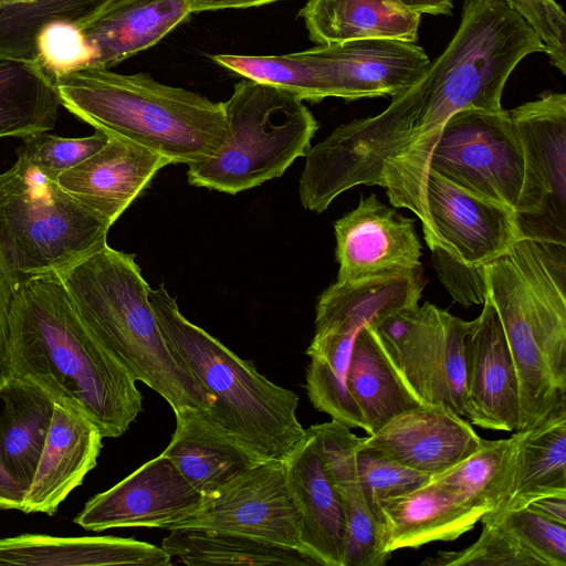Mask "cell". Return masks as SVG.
I'll return each mask as SVG.
<instances>
[{"mask_svg": "<svg viewBox=\"0 0 566 566\" xmlns=\"http://www.w3.org/2000/svg\"><path fill=\"white\" fill-rule=\"evenodd\" d=\"M3 377L36 384L103 438L124 434L143 410L136 379L88 331L55 272L24 277L15 293Z\"/></svg>", "mask_w": 566, "mask_h": 566, "instance_id": "1", "label": "cell"}, {"mask_svg": "<svg viewBox=\"0 0 566 566\" xmlns=\"http://www.w3.org/2000/svg\"><path fill=\"white\" fill-rule=\"evenodd\" d=\"M483 272L517 374L516 431L530 429L566 403V245L522 238Z\"/></svg>", "mask_w": 566, "mask_h": 566, "instance_id": "2", "label": "cell"}, {"mask_svg": "<svg viewBox=\"0 0 566 566\" xmlns=\"http://www.w3.org/2000/svg\"><path fill=\"white\" fill-rule=\"evenodd\" d=\"M94 337L174 412H208L212 396L167 345L135 255L108 244L59 273Z\"/></svg>", "mask_w": 566, "mask_h": 566, "instance_id": "3", "label": "cell"}, {"mask_svg": "<svg viewBox=\"0 0 566 566\" xmlns=\"http://www.w3.org/2000/svg\"><path fill=\"white\" fill-rule=\"evenodd\" d=\"M61 106L81 120L168 158L201 161L222 144L226 118L220 103L157 82L146 73L120 74L80 66L53 77Z\"/></svg>", "mask_w": 566, "mask_h": 566, "instance_id": "4", "label": "cell"}, {"mask_svg": "<svg viewBox=\"0 0 566 566\" xmlns=\"http://www.w3.org/2000/svg\"><path fill=\"white\" fill-rule=\"evenodd\" d=\"M148 300L167 345L213 398L207 420L260 459L283 460L306 432L298 396L187 319L163 285Z\"/></svg>", "mask_w": 566, "mask_h": 566, "instance_id": "5", "label": "cell"}, {"mask_svg": "<svg viewBox=\"0 0 566 566\" xmlns=\"http://www.w3.org/2000/svg\"><path fill=\"white\" fill-rule=\"evenodd\" d=\"M226 135L206 159L188 165V182L229 195L281 177L305 156L317 122L298 96L244 78L221 102Z\"/></svg>", "mask_w": 566, "mask_h": 566, "instance_id": "6", "label": "cell"}, {"mask_svg": "<svg viewBox=\"0 0 566 566\" xmlns=\"http://www.w3.org/2000/svg\"><path fill=\"white\" fill-rule=\"evenodd\" d=\"M111 227L20 153L0 174V243L22 277L65 271L106 245Z\"/></svg>", "mask_w": 566, "mask_h": 566, "instance_id": "7", "label": "cell"}, {"mask_svg": "<svg viewBox=\"0 0 566 566\" xmlns=\"http://www.w3.org/2000/svg\"><path fill=\"white\" fill-rule=\"evenodd\" d=\"M507 114L524 157L520 235L566 245V94L546 91Z\"/></svg>", "mask_w": 566, "mask_h": 566, "instance_id": "8", "label": "cell"}, {"mask_svg": "<svg viewBox=\"0 0 566 566\" xmlns=\"http://www.w3.org/2000/svg\"><path fill=\"white\" fill-rule=\"evenodd\" d=\"M471 321L426 302L399 311L376 328L399 373L423 405L468 416L464 339Z\"/></svg>", "mask_w": 566, "mask_h": 566, "instance_id": "9", "label": "cell"}, {"mask_svg": "<svg viewBox=\"0 0 566 566\" xmlns=\"http://www.w3.org/2000/svg\"><path fill=\"white\" fill-rule=\"evenodd\" d=\"M429 169L514 210L523 185L524 157L507 111L470 108L451 115L432 149Z\"/></svg>", "mask_w": 566, "mask_h": 566, "instance_id": "10", "label": "cell"}, {"mask_svg": "<svg viewBox=\"0 0 566 566\" xmlns=\"http://www.w3.org/2000/svg\"><path fill=\"white\" fill-rule=\"evenodd\" d=\"M248 536L301 551V518L290 494L283 460H264L176 527ZM171 530V528H170Z\"/></svg>", "mask_w": 566, "mask_h": 566, "instance_id": "11", "label": "cell"}, {"mask_svg": "<svg viewBox=\"0 0 566 566\" xmlns=\"http://www.w3.org/2000/svg\"><path fill=\"white\" fill-rule=\"evenodd\" d=\"M202 503L203 497L159 454L93 496L73 522L93 532L139 526L170 530L192 516Z\"/></svg>", "mask_w": 566, "mask_h": 566, "instance_id": "12", "label": "cell"}, {"mask_svg": "<svg viewBox=\"0 0 566 566\" xmlns=\"http://www.w3.org/2000/svg\"><path fill=\"white\" fill-rule=\"evenodd\" d=\"M322 76L329 97L346 101L395 96L416 84L430 64L415 42L366 39L303 51Z\"/></svg>", "mask_w": 566, "mask_h": 566, "instance_id": "13", "label": "cell"}, {"mask_svg": "<svg viewBox=\"0 0 566 566\" xmlns=\"http://www.w3.org/2000/svg\"><path fill=\"white\" fill-rule=\"evenodd\" d=\"M426 205L439 247L469 265H483L522 239L512 208L479 197L429 169Z\"/></svg>", "mask_w": 566, "mask_h": 566, "instance_id": "14", "label": "cell"}, {"mask_svg": "<svg viewBox=\"0 0 566 566\" xmlns=\"http://www.w3.org/2000/svg\"><path fill=\"white\" fill-rule=\"evenodd\" d=\"M464 339L467 418L483 429L516 431L520 389L499 314L486 294Z\"/></svg>", "mask_w": 566, "mask_h": 566, "instance_id": "15", "label": "cell"}, {"mask_svg": "<svg viewBox=\"0 0 566 566\" xmlns=\"http://www.w3.org/2000/svg\"><path fill=\"white\" fill-rule=\"evenodd\" d=\"M337 281L410 271L421 266L415 220L382 203L375 193L334 224Z\"/></svg>", "mask_w": 566, "mask_h": 566, "instance_id": "16", "label": "cell"}, {"mask_svg": "<svg viewBox=\"0 0 566 566\" xmlns=\"http://www.w3.org/2000/svg\"><path fill=\"white\" fill-rule=\"evenodd\" d=\"M283 464L286 484L301 518V551L317 565L344 566V509L310 429L289 451Z\"/></svg>", "mask_w": 566, "mask_h": 566, "instance_id": "17", "label": "cell"}, {"mask_svg": "<svg viewBox=\"0 0 566 566\" xmlns=\"http://www.w3.org/2000/svg\"><path fill=\"white\" fill-rule=\"evenodd\" d=\"M481 441L472 426L444 405H421L361 438L365 446L432 476L469 457Z\"/></svg>", "mask_w": 566, "mask_h": 566, "instance_id": "18", "label": "cell"}, {"mask_svg": "<svg viewBox=\"0 0 566 566\" xmlns=\"http://www.w3.org/2000/svg\"><path fill=\"white\" fill-rule=\"evenodd\" d=\"M171 161L135 143L108 135L107 143L56 178L59 185L112 224Z\"/></svg>", "mask_w": 566, "mask_h": 566, "instance_id": "19", "label": "cell"}, {"mask_svg": "<svg viewBox=\"0 0 566 566\" xmlns=\"http://www.w3.org/2000/svg\"><path fill=\"white\" fill-rule=\"evenodd\" d=\"M102 439L97 427L84 415L55 402L46 442L21 511L54 515L95 468Z\"/></svg>", "mask_w": 566, "mask_h": 566, "instance_id": "20", "label": "cell"}, {"mask_svg": "<svg viewBox=\"0 0 566 566\" xmlns=\"http://www.w3.org/2000/svg\"><path fill=\"white\" fill-rule=\"evenodd\" d=\"M380 543L387 553L449 542L471 531L485 514L457 491L431 479L401 495L380 502Z\"/></svg>", "mask_w": 566, "mask_h": 566, "instance_id": "21", "label": "cell"}, {"mask_svg": "<svg viewBox=\"0 0 566 566\" xmlns=\"http://www.w3.org/2000/svg\"><path fill=\"white\" fill-rule=\"evenodd\" d=\"M175 416V432L161 454L203 500L264 461L212 426L202 411L186 409Z\"/></svg>", "mask_w": 566, "mask_h": 566, "instance_id": "22", "label": "cell"}, {"mask_svg": "<svg viewBox=\"0 0 566 566\" xmlns=\"http://www.w3.org/2000/svg\"><path fill=\"white\" fill-rule=\"evenodd\" d=\"M191 14L189 0H117L80 29L86 65L109 69L148 49Z\"/></svg>", "mask_w": 566, "mask_h": 566, "instance_id": "23", "label": "cell"}, {"mask_svg": "<svg viewBox=\"0 0 566 566\" xmlns=\"http://www.w3.org/2000/svg\"><path fill=\"white\" fill-rule=\"evenodd\" d=\"M308 429L316 438L343 504L346 520L344 566H384L391 554L382 549L379 530L357 473L355 450L359 437L335 420Z\"/></svg>", "mask_w": 566, "mask_h": 566, "instance_id": "24", "label": "cell"}, {"mask_svg": "<svg viewBox=\"0 0 566 566\" xmlns=\"http://www.w3.org/2000/svg\"><path fill=\"white\" fill-rule=\"evenodd\" d=\"M0 565H171L160 546L114 536L57 537L22 534L0 538Z\"/></svg>", "mask_w": 566, "mask_h": 566, "instance_id": "25", "label": "cell"}, {"mask_svg": "<svg viewBox=\"0 0 566 566\" xmlns=\"http://www.w3.org/2000/svg\"><path fill=\"white\" fill-rule=\"evenodd\" d=\"M298 17L318 45L366 39L417 43L421 20L400 0H307Z\"/></svg>", "mask_w": 566, "mask_h": 566, "instance_id": "26", "label": "cell"}, {"mask_svg": "<svg viewBox=\"0 0 566 566\" xmlns=\"http://www.w3.org/2000/svg\"><path fill=\"white\" fill-rule=\"evenodd\" d=\"M423 269L336 281L319 296L315 325H343L356 331L377 327L389 316L418 305Z\"/></svg>", "mask_w": 566, "mask_h": 566, "instance_id": "27", "label": "cell"}, {"mask_svg": "<svg viewBox=\"0 0 566 566\" xmlns=\"http://www.w3.org/2000/svg\"><path fill=\"white\" fill-rule=\"evenodd\" d=\"M363 429L371 436L395 417L423 405L408 386L377 331L364 326L354 340L346 376Z\"/></svg>", "mask_w": 566, "mask_h": 566, "instance_id": "28", "label": "cell"}, {"mask_svg": "<svg viewBox=\"0 0 566 566\" xmlns=\"http://www.w3.org/2000/svg\"><path fill=\"white\" fill-rule=\"evenodd\" d=\"M0 464L25 490L30 486L51 427L55 401L36 384L0 379Z\"/></svg>", "mask_w": 566, "mask_h": 566, "instance_id": "29", "label": "cell"}, {"mask_svg": "<svg viewBox=\"0 0 566 566\" xmlns=\"http://www.w3.org/2000/svg\"><path fill=\"white\" fill-rule=\"evenodd\" d=\"M521 431L510 493L501 506L481 520L526 507L543 496L566 495V403L537 426Z\"/></svg>", "mask_w": 566, "mask_h": 566, "instance_id": "30", "label": "cell"}, {"mask_svg": "<svg viewBox=\"0 0 566 566\" xmlns=\"http://www.w3.org/2000/svg\"><path fill=\"white\" fill-rule=\"evenodd\" d=\"M61 101L38 60L0 56V138L54 128Z\"/></svg>", "mask_w": 566, "mask_h": 566, "instance_id": "31", "label": "cell"}, {"mask_svg": "<svg viewBox=\"0 0 566 566\" xmlns=\"http://www.w3.org/2000/svg\"><path fill=\"white\" fill-rule=\"evenodd\" d=\"M163 539L161 547L186 565H317L308 555L248 536L196 527H177Z\"/></svg>", "mask_w": 566, "mask_h": 566, "instance_id": "32", "label": "cell"}, {"mask_svg": "<svg viewBox=\"0 0 566 566\" xmlns=\"http://www.w3.org/2000/svg\"><path fill=\"white\" fill-rule=\"evenodd\" d=\"M117 0H0V56L36 60L41 32L55 22L81 29Z\"/></svg>", "mask_w": 566, "mask_h": 566, "instance_id": "33", "label": "cell"}, {"mask_svg": "<svg viewBox=\"0 0 566 566\" xmlns=\"http://www.w3.org/2000/svg\"><path fill=\"white\" fill-rule=\"evenodd\" d=\"M514 432L506 439H482L473 453L432 479L457 491L485 514L496 510L506 500L513 482L522 431Z\"/></svg>", "mask_w": 566, "mask_h": 566, "instance_id": "34", "label": "cell"}, {"mask_svg": "<svg viewBox=\"0 0 566 566\" xmlns=\"http://www.w3.org/2000/svg\"><path fill=\"white\" fill-rule=\"evenodd\" d=\"M217 64L260 83L275 86L313 103L329 97L316 67L303 51L284 55L214 54Z\"/></svg>", "mask_w": 566, "mask_h": 566, "instance_id": "35", "label": "cell"}, {"mask_svg": "<svg viewBox=\"0 0 566 566\" xmlns=\"http://www.w3.org/2000/svg\"><path fill=\"white\" fill-rule=\"evenodd\" d=\"M355 461L365 499L377 523L379 536L382 527L380 502L410 492L432 479L428 473L406 467L380 450L365 446L361 438L355 450Z\"/></svg>", "mask_w": 566, "mask_h": 566, "instance_id": "36", "label": "cell"}, {"mask_svg": "<svg viewBox=\"0 0 566 566\" xmlns=\"http://www.w3.org/2000/svg\"><path fill=\"white\" fill-rule=\"evenodd\" d=\"M480 537L462 551L439 552L428 557V566H539L500 521L482 523Z\"/></svg>", "mask_w": 566, "mask_h": 566, "instance_id": "37", "label": "cell"}, {"mask_svg": "<svg viewBox=\"0 0 566 566\" xmlns=\"http://www.w3.org/2000/svg\"><path fill=\"white\" fill-rule=\"evenodd\" d=\"M500 521L539 566H566V525L523 507L482 523Z\"/></svg>", "mask_w": 566, "mask_h": 566, "instance_id": "38", "label": "cell"}, {"mask_svg": "<svg viewBox=\"0 0 566 566\" xmlns=\"http://www.w3.org/2000/svg\"><path fill=\"white\" fill-rule=\"evenodd\" d=\"M18 153L53 178L77 166L108 140V135L99 129L86 137H61L46 132L29 135Z\"/></svg>", "mask_w": 566, "mask_h": 566, "instance_id": "39", "label": "cell"}, {"mask_svg": "<svg viewBox=\"0 0 566 566\" xmlns=\"http://www.w3.org/2000/svg\"><path fill=\"white\" fill-rule=\"evenodd\" d=\"M534 30L549 63L566 73V14L555 0H505Z\"/></svg>", "mask_w": 566, "mask_h": 566, "instance_id": "40", "label": "cell"}, {"mask_svg": "<svg viewBox=\"0 0 566 566\" xmlns=\"http://www.w3.org/2000/svg\"><path fill=\"white\" fill-rule=\"evenodd\" d=\"M91 51L78 28L55 22L48 25L38 39V62L53 78L56 74L84 66Z\"/></svg>", "mask_w": 566, "mask_h": 566, "instance_id": "41", "label": "cell"}, {"mask_svg": "<svg viewBox=\"0 0 566 566\" xmlns=\"http://www.w3.org/2000/svg\"><path fill=\"white\" fill-rule=\"evenodd\" d=\"M432 264L452 297L463 306L483 304L486 284L483 265H469L440 247L431 250Z\"/></svg>", "mask_w": 566, "mask_h": 566, "instance_id": "42", "label": "cell"}, {"mask_svg": "<svg viewBox=\"0 0 566 566\" xmlns=\"http://www.w3.org/2000/svg\"><path fill=\"white\" fill-rule=\"evenodd\" d=\"M23 279L11 266L0 243V379L6 371L10 311Z\"/></svg>", "mask_w": 566, "mask_h": 566, "instance_id": "43", "label": "cell"}, {"mask_svg": "<svg viewBox=\"0 0 566 566\" xmlns=\"http://www.w3.org/2000/svg\"><path fill=\"white\" fill-rule=\"evenodd\" d=\"M27 490L14 481L0 464V509L22 510Z\"/></svg>", "mask_w": 566, "mask_h": 566, "instance_id": "44", "label": "cell"}, {"mask_svg": "<svg viewBox=\"0 0 566 566\" xmlns=\"http://www.w3.org/2000/svg\"><path fill=\"white\" fill-rule=\"evenodd\" d=\"M526 507L552 521L566 525V495L543 496L533 501Z\"/></svg>", "mask_w": 566, "mask_h": 566, "instance_id": "45", "label": "cell"}, {"mask_svg": "<svg viewBox=\"0 0 566 566\" xmlns=\"http://www.w3.org/2000/svg\"><path fill=\"white\" fill-rule=\"evenodd\" d=\"M279 0H189L191 13L258 7Z\"/></svg>", "mask_w": 566, "mask_h": 566, "instance_id": "46", "label": "cell"}, {"mask_svg": "<svg viewBox=\"0 0 566 566\" xmlns=\"http://www.w3.org/2000/svg\"><path fill=\"white\" fill-rule=\"evenodd\" d=\"M405 6L420 14L451 15L452 0H400Z\"/></svg>", "mask_w": 566, "mask_h": 566, "instance_id": "47", "label": "cell"}]
</instances>
